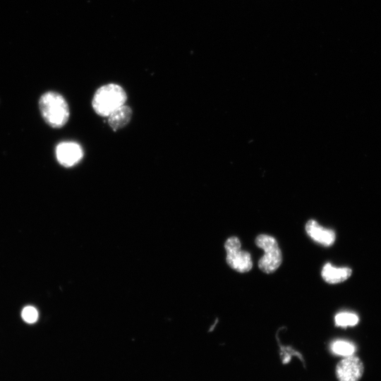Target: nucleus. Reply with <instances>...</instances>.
I'll return each mask as SVG.
<instances>
[{
	"mask_svg": "<svg viewBox=\"0 0 381 381\" xmlns=\"http://www.w3.org/2000/svg\"><path fill=\"white\" fill-rule=\"evenodd\" d=\"M40 109L46 123L52 128L63 127L69 119V107L64 97L56 92L43 94L39 101Z\"/></svg>",
	"mask_w": 381,
	"mask_h": 381,
	"instance_id": "f257e3e1",
	"label": "nucleus"
},
{
	"mask_svg": "<svg viewBox=\"0 0 381 381\" xmlns=\"http://www.w3.org/2000/svg\"><path fill=\"white\" fill-rule=\"evenodd\" d=\"M127 95L119 85L109 83L101 86L95 92L92 107L101 116H108L114 111L125 104Z\"/></svg>",
	"mask_w": 381,
	"mask_h": 381,
	"instance_id": "f03ea898",
	"label": "nucleus"
},
{
	"mask_svg": "<svg viewBox=\"0 0 381 381\" xmlns=\"http://www.w3.org/2000/svg\"><path fill=\"white\" fill-rule=\"evenodd\" d=\"M255 245L264 250L258 260V267L266 274L275 272L282 262V253L277 240L267 234H260L255 240Z\"/></svg>",
	"mask_w": 381,
	"mask_h": 381,
	"instance_id": "7ed1b4c3",
	"label": "nucleus"
},
{
	"mask_svg": "<svg viewBox=\"0 0 381 381\" xmlns=\"http://www.w3.org/2000/svg\"><path fill=\"white\" fill-rule=\"evenodd\" d=\"M226 261L234 270L244 273L249 272L253 267L250 254L241 250V243L236 236H231L224 243Z\"/></svg>",
	"mask_w": 381,
	"mask_h": 381,
	"instance_id": "20e7f679",
	"label": "nucleus"
},
{
	"mask_svg": "<svg viewBox=\"0 0 381 381\" xmlns=\"http://www.w3.org/2000/svg\"><path fill=\"white\" fill-rule=\"evenodd\" d=\"M56 157L59 163L65 167H71L83 157V150L75 142H61L56 147Z\"/></svg>",
	"mask_w": 381,
	"mask_h": 381,
	"instance_id": "39448f33",
	"label": "nucleus"
},
{
	"mask_svg": "<svg viewBox=\"0 0 381 381\" xmlns=\"http://www.w3.org/2000/svg\"><path fill=\"white\" fill-rule=\"evenodd\" d=\"M363 369L362 361L352 355L345 357L338 363L336 374L339 381H358Z\"/></svg>",
	"mask_w": 381,
	"mask_h": 381,
	"instance_id": "423d86ee",
	"label": "nucleus"
},
{
	"mask_svg": "<svg viewBox=\"0 0 381 381\" xmlns=\"http://www.w3.org/2000/svg\"><path fill=\"white\" fill-rule=\"evenodd\" d=\"M305 229L313 241L323 246H331L335 241L334 231L320 225L315 219H309L306 224Z\"/></svg>",
	"mask_w": 381,
	"mask_h": 381,
	"instance_id": "0eeeda50",
	"label": "nucleus"
},
{
	"mask_svg": "<svg viewBox=\"0 0 381 381\" xmlns=\"http://www.w3.org/2000/svg\"><path fill=\"white\" fill-rule=\"evenodd\" d=\"M351 272V270L349 267H336L327 262L323 266L321 275L327 283L338 284L349 279Z\"/></svg>",
	"mask_w": 381,
	"mask_h": 381,
	"instance_id": "6e6552de",
	"label": "nucleus"
},
{
	"mask_svg": "<svg viewBox=\"0 0 381 381\" xmlns=\"http://www.w3.org/2000/svg\"><path fill=\"white\" fill-rule=\"evenodd\" d=\"M132 114L131 108L124 104L107 116L108 123L116 131L123 128L130 122Z\"/></svg>",
	"mask_w": 381,
	"mask_h": 381,
	"instance_id": "1a4fd4ad",
	"label": "nucleus"
},
{
	"mask_svg": "<svg viewBox=\"0 0 381 381\" xmlns=\"http://www.w3.org/2000/svg\"><path fill=\"white\" fill-rule=\"evenodd\" d=\"M331 349L334 353L344 357L352 356L355 352L354 345L344 340H337L333 342Z\"/></svg>",
	"mask_w": 381,
	"mask_h": 381,
	"instance_id": "9d476101",
	"label": "nucleus"
},
{
	"mask_svg": "<svg viewBox=\"0 0 381 381\" xmlns=\"http://www.w3.org/2000/svg\"><path fill=\"white\" fill-rule=\"evenodd\" d=\"M334 322L339 327L354 326L358 322V317L352 313L341 312L335 315Z\"/></svg>",
	"mask_w": 381,
	"mask_h": 381,
	"instance_id": "9b49d317",
	"label": "nucleus"
},
{
	"mask_svg": "<svg viewBox=\"0 0 381 381\" xmlns=\"http://www.w3.org/2000/svg\"><path fill=\"white\" fill-rule=\"evenodd\" d=\"M22 318L26 322L33 323L38 318L37 310L32 306H26L22 311Z\"/></svg>",
	"mask_w": 381,
	"mask_h": 381,
	"instance_id": "f8f14e48",
	"label": "nucleus"
}]
</instances>
